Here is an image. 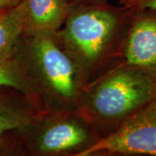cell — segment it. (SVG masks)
<instances>
[{
	"instance_id": "1",
	"label": "cell",
	"mask_w": 156,
	"mask_h": 156,
	"mask_svg": "<svg viewBox=\"0 0 156 156\" xmlns=\"http://www.w3.org/2000/svg\"><path fill=\"white\" fill-rule=\"evenodd\" d=\"M130 12L131 9L123 5L71 3L56 34L86 84L119 62Z\"/></svg>"
},
{
	"instance_id": "2",
	"label": "cell",
	"mask_w": 156,
	"mask_h": 156,
	"mask_svg": "<svg viewBox=\"0 0 156 156\" xmlns=\"http://www.w3.org/2000/svg\"><path fill=\"white\" fill-rule=\"evenodd\" d=\"M15 57L30 78L44 110L77 109L86 81L56 32L23 33Z\"/></svg>"
},
{
	"instance_id": "3",
	"label": "cell",
	"mask_w": 156,
	"mask_h": 156,
	"mask_svg": "<svg viewBox=\"0 0 156 156\" xmlns=\"http://www.w3.org/2000/svg\"><path fill=\"white\" fill-rule=\"evenodd\" d=\"M155 98V82L139 69L119 61L85 85L77 109L102 138Z\"/></svg>"
},
{
	"instance_id": "4",
	"label": "cell",
	"mask_w": 156,
	"mask_h": 156,
	"mask_svg": "<svg viewBox=\"0 0 156 156\" xmlns=\"http://www.w3.org/2000/svg\"><path fill=\"white\" fill-rule=\"evenodd\" d=\"M14 133L31 156H81L101 138L78 109L43 110Z\"/></svg>"
},
{
	"instance_id": "5",
	"label": "cell",
	"mask_w": 156,
	"mask_h": 156,
	"mask_svg": "<svg viewBox=\"0 0 156 156\" xmlns=\"http://www.w3.org/2000/svg\"><path fill=\"white\" fill-rule=\"evenodd\" d=\"M96 155L156 156V98L81 156Z\"/></svg>"
},
{
	"instance_id": "6",
	"label": "cell",
	"mask_w": 156,
	"mask_h": 156,
	"mask_svg": "<svg viewBox=\"0 0 156 156\" xmlns=\"http://www.w3.org/2000/svg\"><path fill=\"white\" fill-rule=\"evenodd\" d=\"M130 9L119 61L139 69L156 83V11Z\"/></svg>"
},
{
	"instance_id": "7",
	"label": "cell",
	"mask_w": 156,
	"mask_h": 156,
	"mask_svg": "<svg viewBox=\"0 0 156 156\" xmlns=\"http://www.w3.org/2000/svg\"><path fill=\"white\" fill-rule=\"evenodd\" d=\"M27 16L23 33L56 32L67 18L69 0H25Z\"/></svg>"
},
{
	"instance_id": "8",
	"label": "cell",
	"mask_w": 156,
	"mask_h": 156,
	"mask_svg": "<svg viewBox=\"0 0 156 156\" xmlns=\"http://www.w3.org/2000/svg\"><path fill=\"white\" fill-rule=\"evenodd\" d=\"M44 109L38 101L21 94L19 97L0 96V148L10 133H14Z\"/></svg>"
},
{
	"instance_id": "9",
	"label": "cell",
	"mask_w": 156,
	"mask_h": 156,
	"mask_svg": "<svg viewBox=\"0 0 156 156\" xmlns=\"http://www.w3.org/2000/svg\"><path fill=\"white\" fill-rule=\"evenodd\" d=\"M27 16L26 1L0 13V64L15 57L20 38L24 31Z\"/></svg>"
},
{
	"instance_id": "10",
	"label": "cell",
	"mask_w": 156,
	"mask_h": 156,
	"mask_svg": "<svg viewBox=\"0 0 156 156\" xmlns=\"http://www.w3.org/2000/svg\"><path fill=\"white\" fill-rule=\"evenodd\" d=\"M0 88L15 89L37 101L33 83L17 57L0 64Z\"/></svg>"
},
{
	"instance_id": "11",
	"label": "cell",
	"mask_w": 156,
	"mask_h": 156,
	"mask_svg": "<svg viewBox=\"0 0 156 156\" xmlns=\"http://www.w3.org/2000/svg\"><path fill=\"white\" fill-rule=\"evenodd\" d=\"M123 5L133 9H150L156 11V0H132Z\"/></svg>"
},
{
	"instance_id": "12",
	"label": "cell",
	"mask_w": 156,
	"mask_h": 156,
	"mask_svg": "<svg viewBox=\"0 0 156 156\" xmlns=\"http://www.w3.org/2000/svg\"><path fill=\"white\" fill-rule=\"evenodd\" d=\"M16 5L15 0H0V13L8 11Z\"/></svg>"
},
{
	"instance_id": "13",
	"label": "cell",
	"mask_w": 156,
	"mask_h": 156,
	"mask_svg": "<svg viewBox=\"0 0 156 156\" xmlns=\"http://www.w3.org/2000/svg\"><path fill=\"white\" fill-rule=\"evenodd\" d=\"M70 3H91V4H103L108 3V0H69Z\"/></svg>"
},
{
	"instance_id": "14",
	"label": "cell",
	"mask_w": 156,
	"mask_h": 156,
	"mask_svg": "<svg viewBox=\"0 0 156 156\" xmlns=\"http://www.w3.org/2000/svg\"><path fill=\"white\" fill-rule=\"evenodd\" d=\"M130 1H132V0H120V5H125Z\"/></svg>"
},
{
	"instance_id": "15",
	"label": "cell",
	"mask_w": 156,
	"mask_h": 156,
	"mask_svg": "<svg viewBox=\"0 0 156 156\" xmlns=\"http://www.w3.org/2000/svg\"><path fill=\"white\" fill-rule=\"evenodd\" d=\"M20 1H21V0H15V3H16V5H17V4H18Z\"/></svg>"
}]
</instances>
